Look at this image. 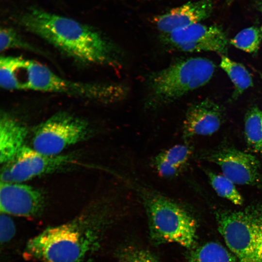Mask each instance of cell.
Segmentation results:
<instances>
[{
	"label": "cell",
	"instance_id": "obj_19",
	"mask_svg": "<svg viewBox=\"0 0 262 262\" xmlns=\"http://www.w3.org/2000/svg\"><path fill=\"white\" fill-rule=\"evenodd\" d=\"M262 40V28L250 27L239 32L230 41L236 48L249 53L259 49Z\"/></svg>",
	"mask_w": 262,
	"mask_h": 262
},
{
	"label": "cell",
	"instance_id": "obj_5",
	"mask_svg": "<svg viewBox=\"0 0 262 262\" xmlns=\"http://www.w3.org/2000/svg\"><path fill=\"white\" fill-rule=\"evenodd\" d=\"M216 217L218 229L238 262H262V204Z\"/></svg>",
	"mask_w": 262,
	"mask_h": 262
},
{
	"label": "cell",
	"instance_id": "obj_2",
	"mask_svg": "<svg viewBox=\"0 0 262 262\" xmlns=\"http://www.w3.org/2000/svg\"><path fill=\"white\" fill-rule=\"evenodd\" d=\"M18 21L27 31L78 62L112 66L120 64L119 52L113 44L96 30L74 19L31 8Z\"/></svg>",
	"mask_w": 262,
	"mask_h": 262
},
{
	"label": "cell",
	"instance_id": "obj_3",
	"mask_svg": "<svg viewBox=\"0 0 262 262\" xmlns=\"http://www.w3.org/2000/svg\"><path fill=\"white\" fill-rule=\"evenodd\" d=\"M124 180L136 192L144 205L153 243H173L186 248L193 246L196 223L184 208L156 190L130 180Z\"/></svg>",
	"mask_w": 262,
	"mask_h": 262
},
{
	"label": "cell",
	"instance_id": "obj_6",
	"mask_svg": "<svg viewBox=\"0 0 262 262\" xmlns=\"http://www.w3.org/2000/svg\"><path fill=\"white\" fill-rule=\"evenodd\" d=\"M90 129L84 119L66 112L51 116L34 129L32 147L47 155L55 156L88 138Z\"/></svg>",
	"mask_w": 262,
	"mask_h": 262
},
{
	"label": "cell",
	"instance_id": "obj_9",
	"mask_svg": "<svg viewBox=\"0 0 262 262\" xmlns=\"http://www.w3.org/2000/svg\"><path fill=\"white\" fill-rule=\"evenodd\" d=\"M163 42L183 52L214 51L222 55L227 52L228 40L218 26L200 23L167 34H162Z\"/></svg>",
	"mask_w": 262,
	"mask_h": 262
},
{
	"label": "cell",
	"instance_id": "obj_8",
	"mask_svg": "<svg viewBox=\"0 0 262 262\" xmlns=\"http://www.w3.org/2000/svg\"><path fill=\"white\" fill-rule=\"evenodd\" d=\"M20 88L21 90L62 93L93 100L99 92L98 83L63 79L43 65L26 59L21 69Z\"/></svg>",
	"mask_w": 262,
	"mask_h": 262
},
{
	"label": "cell",
	"instance_id": "obj_16",
	"mask_svg": "<svg viewBox=\"0 0 262 262\" xmlns=\"http://www.w3.org/2000/svg\"><path fill=\"white\" fill-rule=\"evenodd\" d=\"M244 132L250 150L262 154V110L257 106L250 108L245 116Z\"/></svg>",
	"mask_w": 262,
	"mask_h": 262
},
{
	"label": "cell",
	"instance_id": "obj_15",
	"mask_svg": "<svg viewBox=\"0 0 262 262\" xmlns=\"http://www.w3.org/2000/svg\"><path fill=\"white\" fill-rule=\"evenodd\" d=\"M188 262H238L233 253L221 244L209 242L192 249Z\"/></svg>",
	"mask_w": 262,
	"mask_h": 262
},
{
	"label": "cell",
	"instance_id": "obj_22",
	"mask_svg": "<svg viewBox=\"0 0 262 262\" xmlns=\"http://www.w3.org/2000/svg\"><path fill=\"white\" fill-rule=\"evenodd\" d=\"M119 262H159L150 251L144 248L129 246L118 253Z\"/></svg>",
	"mask_w": 262,
	"mask_h": 262
},
{
	"label": "cell",
	"instance_id": "obj_7",
	"mask_svg": "<svg viewBox=\"0 0 262 262\" xmlns=\"http://www.w3.org/2000/svg\"><path fill=\"white\" fill-rule=\"evenodd\" d=\"M75 161L74 155H47L25 146L13 160L3 164L1 182L20 183L66 169Z\"/></svg>",
	"mask_w": 262,
	"mask_h": 262
},
{
	"label": "cell",
	"instance_id": "obj_10",
	"mask_svg": "<svg viewBox=\"0 0 262 262\" xmlns=\"http://www.w3.org/2000/svg\"><path fill=\"white\" fill-rule=\"evenodd\" d=\"M199 157L218 165L222 175L234 184L254 185L260 182V163L253 155L223 147L202 152Z\"/></svg>",
	"mask_w": 262,
	"mask_h": 262
},
{
	"label": "cell",
	"instance_id": "obj_24",
	"mask_svg": "<svg viewBox=\"0 0 262 262\" xmlns=\"http://www.w3.org/2000/svg\"><path fill=\"white\" fill-rule=\"evenodd\" d=\"M0 243L6 244L14 237L16 233V226L13 220L6 214L1 213L0 217Z\"/></svg>",
	"mask_w": 262,
	"mask_h": 262
},
{
	"label": "cell",
	"instance_id": "obj_1",
	"mask_svg": "<svg viewBox=\"0 0 262 262\" xmlns=\"http://www.w3.org/2000/svg\"><path fill=\"white\" fill-rule=\"evenodd\" d=\"M116 194L98 200L66 223L46 228L31 239L24 253L40 262H90L105 232L124 208Z\"/></svg>",
	"mask_w": 262,
	"mask_h": 262
},
{
	"label": "cell",
	"instance_id": "obj_18",
	"mask_svg": "<svg viewBox=\"0 0 262 262\" xmlns=\"http://www.w3.org/2000/svg\"><path fill=\"white\" fill-rule=\"evenodd\" d=\"M206 173L211 186L219 196L237 205L243 204V198L231 180L211 171H206Z\"/></svg>",
	"mask_w": 262,
	"mask_h": 262
},
{
	"label": "cell",
	"instance_id": "obj_14",
	"mask_svg": "<svg viewBox=\"0 0 262 262\" xmlns=\"http://www.w3.org/2000/svg\"><path fill=\"white\" fill-rule=\"evenodd\" d=\"M28 130L26 126L7 113H3L0 120V162L4 164L16 156L25 146Z\"/></svg>",
	"mask_w": 262,
	"mask_h": 262
},
{
	"label": "cell",
	"instance_id": "obj_21",
	"mask_svg": "<svg viewBox=\"0 0 262 262\" xmlns=\"http://www.w3.org/2000/svg\"><path fill=\"white\" fill-rule=\"evenodd\" d=\"M0 42L1 52L12 48H22L36 51L33 46L24 41L12 28L4 27L0 28Z\"/></svg>",
	"mask_w": 262,
	"mask_h": 262
},
{
	"label": "cell",
	"instance_id": "obj_13",
	"mask_svg": "<svg viewBox=\"0 0 262 262\" xmlns=\"http://www.w3.org/2000/svg\"><path fill=\"white\" fill-rule=\"evenodd\" d=\"M213 10L211 0L190 1L158 16L154 22L162 34L186 28L208 17Z\"/></svg>",
	"mask_w": 262,
	"mask_h": 262
},
{
	"label": "cell",
	"instance_id": "obj_25",
	"mask_svg": "<svg viewBox=\"0 0 262 262\" xmlns=\"http://www.w3.org/2000/svg\"><path fill=\"white\" fill-rule=\"evenodd\" d=\"M233 0H228V2H230L232 1Z\"/></svg>",
	"mask_w": 262,
	"mask_h": 262
},
{
	"label": "cell",
	"instance_id": "obj_11",
	"mask_svg": "<svg viewBox=\"0 0 262 262\" xmlns=\"http://www.w3.org/2000/svg\"><path fill=\"white\" fill-rule=\"evenodd\" d=\"M45 206V196L39 189L20 183L0 182L1 213L36 217L42 213Z\"/></svg>",
	"mask_w": 262,
	"mask_h": 262
},
{
	"label": "cell",
	"instance_id": "obj_17",
	"mask_svg": "<svg viewBox=\"0 0 262 262\" xmlns=\"http://www.w3.org/2000/svg\"><path fill=\"white\" fill-rule=\"evenodd\" d=\"M220 66L227 74L234 86L232 98H237L245 90L253 86L251 74L241 64L222 55Z\"/></svg>",
	"mask_w": 262,
	"mask_h": 262
},
{
	"label": "cell",
	"instance_id": "obj_4",
	"mask_svg": "<svg viewBox=\"0 0 262 262\" xmlns=\"http://www.w3.org/2000/svg\"><path fill=\"white\" fill-rule=\"evenodd\" d=\"M215 68L214 64L207 58L191 57L151 73L147 80L146 107L156 109L167 105L204 85L212 78Z\"/></svg>",
	"mask_w": 262,
	"mask_h": 262
},
{
	"label": "cell",
	"instance_id": "obj_26",
	"mask_svg": "<svg viewBox=\"0 0 262 262\" xmlns=\"http://www.w3.org/2000/svg\"><path fill=\"white\" fill-rule=\"evenodd\" d=\"M261 11L262 12V6H261Z\"/></svg>",
	"mask_w": 262,
	"mask_h": 262
},
{
	"label": "cell",
	"instance_id": "obj_12",
	"mask_svg": "<svg viewBox=\"0 0 262 262\" xmlns=\"http://www.w3.org/2000/svg\"><path fill=\"white\" fill-rule=\"evenodd\" d=\"M223 111L217 103L205 99L187 109L183 123V137L186 140L196 135H210L220 128Z\"/></svg>",
	"mask_w": 262,
	"mask_h": 262
},
{
	"label": "cell",
	"instance_id": "obj_23",
	"mask_svg": "<svg viewBox=\"0 0 262 262\" xmlns=\"http://www.w3.org/2000/svg\"><path fill=\"white\" fill-rule=\"evenodd\" d=\"M152 164L159 175L165 178L176 177L181 171L180 169L169 164L158 154L153 158Z\"/></svg>",
	"mask_w": 262,
	"mask_h": 262
},
{
	"label": "cell",
	"instance_id": "obj_20",
	"mask_svg": "<svg viewBox=\"0 0 262 262\" xmlns=\"http://www.w3.org/2000/svg\"><path fill=\"white\" fill-rule=\"evenodd\" d=\"M191 153V147L185 143L173 146L158 154L169 164L181 170L186 164Z\"/></svg>",
	"mask_w": 262,
	"mask_h": 262
}]
</instances>
